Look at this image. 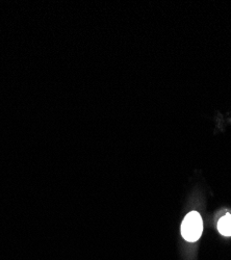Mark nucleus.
Segmentation results:
<instances>
[{"label": "nucleus", "mask_w": 231, "mask_h": 260, "mask_svg": "<svg viewBox=\"0 0 231 260\" xmlns=\"http://www.w3.org/2000/svg\"><path fill=\"white\" fill-rule=\"evenodd\" d=\"M203 231V222L201 215L197 211L188 212L181 224V234L185 241L195 243L201 237Z\"/></svg>", "instance_id": "nucleus-1"}, {"label": "nucleus", "mask_w": 231, "mask_h": 260, "mask_svg": "<svg viewBox=\"0 0 231 260\" xmlns=\"http://www.w3.org/2000/svg\"><path fill=\"white\" fill-rule=\"evenodd\" d=\"M218 230L224 236H231V214L226 213L219 220Z\"/></svg>", "instance_id": "nucleus-2"}]
</instances>
